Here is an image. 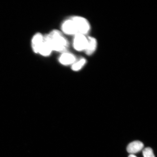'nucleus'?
I'll return each instance as SVG.
<instances>
[{
    "instance_id": "1",
    "label": "nucleus",
    "mask_w": 157,
    "mask_h": 157,
    "mask_svg": "<svg viewBox=\"0 0 157 157\" xmlns=\"http://www.w3.org/2000/svg\"><path fill=\"white\" fill-rule=\"evenodd\" d=\"M48 41L52 51L64 52L69 46V43L62 33L59 31L55 29L48 34L44 36Z\"/></svg>"
},
{
    "instance_id": "2",
    "label": "nucleus",
    "mask_w": 157,
    "mask_h": 157,
    "mask_svg": "<svg viewBox=\"0 0 157 157\" xmlns=\"http://www.w3.org/2000/svg\"><path fill=\"white\" fill-rule=\"evenodd\" d=\"M71 18L75 25L78 34L85 35L89 32L90 25L87 19L79 16L72 17Z\"/></svg>"
},
{
    "instance_id": "3",
    "label": "nucleus",
    "mask_w": 157,
    "mask_h": 157,
    "mask_svg": "<svg viewBox=\"0 0 157 157\" xmlns=\"http://www.w3.org/2000/svg\"><path fill=\"white\" fill-rule=\"evenodd\" d=\"M88 44V38L85 35L77 34L75 35L73 46L75 50L81 52L85 51Z\"/></svg>"
},
{
    "instance_id": "4",
    "label": "nucleus",
    "mask_w": 157,
    "mask_h": 157,
    "mask_svg": "<svg viewBox=\"0 0 157 157\" xmlns=\"http://www.w3.org/2000/svg\"><path fill=\"white\" fill-rule=\"evenodd\" d=\"M61 29L63 32L67 35H75L78 34L75 25L71 18L64 21Z\"/></svg>"
},
{
    "instance_id": "5",
    "label": "nucleus",
    "mask_w": 157,
    "mask_h": 157,
    "mask_svg": "<svg viewBox=\"0 0 157 157\" xmlns=\"http://www.w3.org/2000/svg\"><path fill=\"white\" fill-rule=\"evenodd\" d=\"M76 61L75 56L73 54L68 52H64L59 58V62L64 66L73 64Z\"/></svg>"
},
{
    "instance_id": "6",
    "label": "nucleus",
    "mask_w": 157,
    "mask_h": 157,
    "mask_svg": "<svg viewBox=\"0 0 157 157\" xmlns=\"http://www.w3.org/2000/svg\"><path fill=\"white\" fill-rule=\"evenodd\" d=\"M44 36L40 33H37L33 36L32 40V49L35 53H38V51L44 41Z\"/></svg>"
},
{
    "instance_id": "7",
    "label": "nucleus",
    "mask_w": 157,
    "mask_h": 157,
    "mask_svg": "<svg viewBox=\"0 0 157 157\" xmlns=\"http://www.w3.org/2000/svg\"><path fill=\"white\" fill-rule=\"evenodd\" d=\"M144 147V144L139 141H135L129 143L127 146V150L128 152L131 154H135L140 152Z\"/></svg>"
},
{
    "instance_id": "8",
    "label": "nucleus",
    "mask_w": 157,
    "mask_h": 157,
    "mask_svg": "<svg viewBox=\"0 0 157 157\" xmlns=\"http://www.w3.org/2000/svg\"><path fill=\"white\" fill-rule=\"evenodd\" d=\"M97 47V42L96 39L93 37H88L87 46L84 51L88 56H91L95 52Z\"/></svg>"
},
{
    "instance_id": "9",
    "label": "nucleus",
    "mask_w": 157,
    "mask_h": 157,
    "mask_svg": "<svg viewBox=\"0 0 157 157\" xmlns=\"http://www.w3.org/2000/svg\"><path fill=\"white\" fill-rule=\"evenodd\" d=\"M52 52L50 44L44 37V41L39 48L38 53L43 56H48L50 55Z\"/></svg>"
},
{
    "instance_id": "10",
    "label": "nucleus",
    "mask_w": 157,
    "mask_h": 157,
    "mask_svg": "<svg viewBox=\"0 0 157 157\" xmlns=\"http://www.w3.org/2000/svg\"><path fill=\"white\" fill-rule=\"evenodd\" d=\"M86 61L85 59L81 58L80 60L72 64L71 68L74 71H77L81 69L83 67L86 63Z\"/></svg>"
},
{
    "instance_id": "11",
    "label": "nucleus",
    "mask_w": 157,
    "mask_h": 157,
    "mask_svg": "<svg viewBox=\"0 0 157 157\" xmlns=\"http://www.w3.org/2000/svg\"><path fill=\"white\" fill-rule=\"evenodd\" d=\"M143 154L144 157H155L152 148L147 147L143 151Z\"/></svg>"
},
{
    "instance_id": "12",
    "label": "nucleus",
    "mask_w": 157,
    "mask_h": 157,
    "mask_svg": "<svg viewBox=\"0 0 157 157\" xmlns=\"http://www.w3.org/2000/svg\"><path fill=\"white\" fill-rule=\"evenodd\" d=\"M128 157H137L136 156H135L134 155L130 154L129 156Z\"/></svg>"
}]
</instances>
